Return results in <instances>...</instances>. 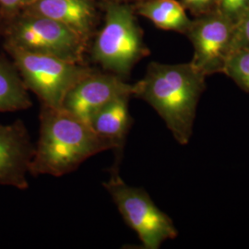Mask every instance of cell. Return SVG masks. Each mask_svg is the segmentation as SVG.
Instances as JSON below:
<instances>
[{"instance_id": "obj_1", "label": "cell", "mask_w": 249, "mask_h": 249, "mask_svg": "<svg viewBox=\"0 0 249 249\" xmlns=\"http://www.w3.org/2000/svg\"><path fill=\"white\" fill-rule=\"evenodd\" d=\"M39 138L30 165L31 176L62 177L77 169L90 157L103 151H123L113 141L96 133L87 122L65 109L41 106Z\"/></svg>"}, {"instance_id": "obj_2", "label": "cell", "mask_w": 249, "mask_h": 249, "mask_svg": "<svg viewBox=\"0 0 249 249\" xmlns=\"http://www.w3.org/2000/svg\"><path fill=\"white\" fill-rule=\"evenodd\" d=\"M206 76L192 63L149 64L134 84L133 97L149 104L180 145L190 142L196 109L206 89Z\"/></svg>"}, {"instance_id": "obj_3", "label": "cell", "mask_w": 249, "mask_h": 249, "mask_svg": "<svg viewBox=\"0 0 249 249\" xmlns=\"http://www.w3.org/2000/svg\"><path fill=\"white\" fill-rule=\"evenodd\" d=\"M91 59L104 71L126 79L135 65L150 54L133 9L127 5H108L105 24L91 48Z\"/></svg>"}, {"instance_id": "obj_4", "label": "cell", "mask_w": 249, "mask_h": 249, "mask_svg": "<svg viewBox=\"0 0 249 249\" xmlns=\"http://www.w3.org/2000/svg\"><path fill=\"white\" fill-rule=\"evenodd\" d=\"M121 160H116L103 186L112 197L118 212L139 236L144 249H159L167 240L178 237V230L166 213L155 205L143 187L127 185L119 174Z\"/></svg>"}, {"instance_id": "obj_5", "label": "cell", "mask_w": 249, "mask_h": 249, "mask_svg": "<svg viewBox=\"0 0 249 249\" xmlns=\"http://www.w3.org/2000/svg\"><path fill=\"white\" fill-rule=\"evenodd\" d=\"M28 90L33 91L41 106L61 109L69 91L93 70L60 57L34 53L7 45Z\"/></svg>"}, {"instance_id": "obj_6", "label": "cell", "mask_w": 249, "mask_h": 249, "mask_svg": "<svg viewBox=\"0 0 249 249\" xmlns=\"http://www.w3.org/2000/svg\"><path fill=\"white\" fill-rule=\"evenodd\" d=\"M235 25L217 9L192 18L186 36L194 48L190 62L206 77L224 73L234 52Z\"/></svg>"}, {"instance_id": "obj_7", "label": "cell", "mask_w": 249, "mask_h": 249, "mask_svg": "<svg viewBox=\"0 0 249 249\" xmlns=\"http://www.w3.org/2000/svg\"><path fill=\"white\" fill-rule=\"evenodd\" d=\"M8 44L80 64L85 49V40L71 28L39 15L25 18L14 27Z\"/></svg>"}, {"instance_id": "obj_8", "label": "cell", "mask_w": 249, "mask_h": 249, "mask_svg": "<svg viewBox=\"0 0 249 249\" xmlns=\"http://www.w3.org/2000/svg\"><path fill=\"white\" fill-rule=\"evenodd\" d=\"M133 92L134 84L124 79L113 73L92 71L69 91L62 108L89 124L101 108L120 97H133Z\"/></svg>"}, {"instance_id": "obj_9", "label": "cell", "mask_w": 249, "mask_h": 249, "mask_svg": "<svg viewBox=\"0 0 249 249\" xmlns=\"http://www.w3.org/2000/svg\"><path fill=\"white\" fill-rule=\"evenodd\" d=\"M36 145L26 125L20 119L0 124V186L19 190L29 188L27 179Z\"/></svg>"}, {"instance_id": "obj_10", "label": "cell", "mask_w": 249, "mask_h": 249, "mask_svg": "<svg viewBox=\"0 0 249 249\" xmlns=\"http://www.w3.org/2000/svg\"><path fill=\"white\" fill-rule=\"evenodd\" d=\"M35 15L58 21L86 41L89 34L93 9L88 0H34Z\"/></svg>"}, {"instance_id": "obj_11", "label": "cell", "mask_w": 249, "mask_h": 249, "mask_svg": "<svg viewBox=\"0 0 249 249\" xmlns=\"http://www.w3.org/2000/svg\"><path fill=\"white\" fill-rule=\"evenodd\" d=\"M130 96L116 99L101 108L89 120V124L96 133L113 141L123 151L126 136L133 123L128 104Z\"/></svg>"}, {"instance_id": "obj_12", "label": "cell", "mask_w": 249, "mask_h": 249, "mask_svg": "<svg viewBox=\"0 0 249 249\" xmlns=\"http://www.w3.org/2000/svg\"><path fill=\"white\" fill-rule=\"evenodd\" d=\"M137 12L161 30L184 35L192 20L178 0H142L137 5Z\"/></svg>"}, {"instance_id": "obj_13", "label": "cell", "mask_w": 249, "mask_h": 249, "mask_svg": "<svg viewBox=\"0 0 249 249\" xmlns=\"http://www.w3.org/2000/svg\"><path fill=\"white\" fill-rule=\"evenodd\" d=\"M33 106L14 63L0 59V113L26 110Z\"/></svg>"}, {"instance_id": "obj_14", "label": "cell", "mask_w": 249, "mask_h": 249, "mask_svg": "<svg viewBox=\"0 0 249 249\" xmlns=\"http://www.w3.org/2000/svg\"><path fill=\"white\" fill-rule=\"evenodd\" d=\"M223 74L249 93V49L240 48L231 53Z\"/></svg>"}, {"instance_id": "obj_15", "label": "cell", "mask_w": 249, "mask_h": 249, "mask_svg": "<svg viewBox=\"0 0 249 249\" xmlns=\"http://www.w3.org/2000/svg\"><path fill=\"white\" fill-rule=\"evenodd\" d=\"M249 0H219L217 10L235 26L249 11Z\"/></svg>"}, {"instance_id": "obj_16", "label": "cell", "mask_w": 249, "mask_h": 249, "mask_svg": "<svg viewBox=\"0 0 249 249\" xmlns=\"http://www.w3.org/2000/svg\"><path fill=\"white\" fill-rule=\"evenodd\" d=\"M184 8L198 17L217 9L219 0H179Z\"/></svg>"}, {"instance_id": "obj_17", "label": "cell", "mask_w": 249, "mask_h": 249, "mask_svg": "<svg viewBox=\"0 0 249 249\" xmlns=\"http://www.w3.org/2000/svg\"><path fill=\"white\" fill-rule=\"evenodd\" d=\"M240 48L249 49V9L235 26L234 51Z\"/></svg>"}, {"instance_id": "obj_18", "label": "cell", "mask_w": 249, "mask_h": 249, "mask_svg": "<svg viewBox=\"0 0 249 249\" xmlns=\"http://www.w3.org/2000/svg\"><path fill=\"white\" fill-rule=\"evenodd\" d=\"M29 2H34V0H0V5L5 9H15L26 5Z\"/></svg>"}, {"instance_id": "obj_19", "label": "cell", "mask_w": 249, "mask_h": 249, "mask_svg": "<svg viewBox=\"0 0 249 249\" xmlns=\"http://www.w3.org/2000/svg\"><path fill=\"white\" fill-rule=\"evenodd\" d=\"M140 1H142V0H140Z\"/></svg>"}]
</instances>
